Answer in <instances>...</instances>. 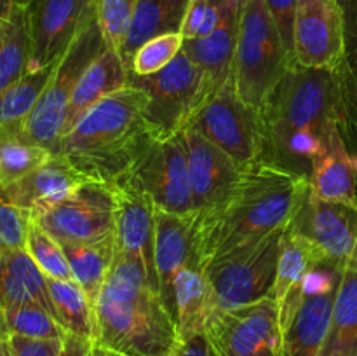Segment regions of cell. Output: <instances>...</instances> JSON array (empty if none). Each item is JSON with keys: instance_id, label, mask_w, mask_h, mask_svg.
I'll return each instance as SVG.
<instances>
[{"instance_id": "cell-21", "label": "cell", "mask_w": 357, "mask_h": 356, "mask_svg": "<svg viewBox=\"0 0 357 356\" xmlns=\"http://www.w3.org/2000/svg\"><path fill=\"white\" fill-rule=\"evenodd\" d=\"M171 316L176 323L180 339L206 332V327L215 316L211 288L204 269L199 265H187L174 276Z\"/></svg>"}, {"instance_id": "cell-34", "label": "cell", "mask_w": 357, "mask_h": 356, "mask_svg": "<svg viewBox=\"0 0 357 356\" xmlns=\"http://www.w3.org/2000/svg\"><path fill=\"white\" fill-rule=\"evenodd\" d=\"M10 334L30 339H63L66 332L45 307L13 304L0 306V337Z\"/></svg>"}, {"instance_id": "cell-1", "label": "cell", "mask_w": 357, "mask_h": 356, "mask_svg": "<svg viewBox=\"0 0 357 356\" xmlns=\"http://www.w3.org/2000/svg\"><path fill=\"white\" fill-rule=\"evenodd\" d=\"M307 198L309 178L282 164L260 159L244 168L236 187L215 212L194 215L202 269L288 229Z\"/></svg>"}, {"instance_id": "cell-31", "label": "cell", "mask_w": 357, "mask_h": 356, "mask_svg": "<svg viewBox=\"0 0 357 356\" xmlns=\"http://www.w3.org/2000/svg\"><path fill=\"white\" fill-rule=\"evenodd\" d=\"M58 63L44 66V68L30 70L16 84L0 91V128H24V122L30 117L38 98L44 93Z\"/></svg>"}, {"instance_id": "cell-7", "label": "cell", "mask_w": 357, "mask_h": 356, "mask_svg": "<svg viewBox=\"0 0 357 356\" xmlns=\"http://www.w3.org/2000/svg\"><path fill=\"white\" fill-rule=\"evenodd\" d=\"M124 178L142 188L157 209L176 215L194 213L187 145L181 131L171 136L146 133Z\"/></svg>"}, {"instance_id": "cell-3", "label": "cell", "mask_w": 357, "mask_h": 356, "mask_svg": "<svg viewBox=\"0 0 357 356\" xmlns=\"http://www.w3.org/2000/svg\"><path fill=\"white\" fill-rule=\"evenodd\" d=\"M149 94L129 82L89 108L65 135L56 152L93 180L114 184L131 168L145 138Z\"/></svg>"}, {"instance_id": "cell-49", "label": "cell", "mask_w": 357, "mask_h": 356, "mask_svg": "<svg viewBox=\"0 0 357 356\" xmlns=\"http://www.w3.org/2000/svg\"><path fill=\"white\" fill-rule=\"evenodd\" d=\"M352 166H354V170L357 171V156L352 157Z\"/></svg>"}, {"instance_id": "cell-25", "label": "cell", "mask_w": 357, "mask_h": 356, "mask_svg": "<svg viewBox=\"0 0 357 356\" xmlns=\"http://www.w3.org/2000/svg\"><path fill=\"white\" fill-rule=\"evenodd\" d=\"M13 304H38L54 316L47 278L26 250L0 251V306Z\"/></svg>"}, {"instance_id": "cell-19", "label": "cell", "mask_w": 357, "mask_h": 356, "mask_svg": "<svg viewBox=\"0 0 357 356\" xmlns=\"http://www.w3.org/2000/svg\"><path fill=\"white\" fill-rule=\"evenodd\" d=\"M93 178L77 170L65 156L52 152L47 161L31 170L14 184L7 185L6 191L10 201L20 208L30 212V215L65 201Z\"/></svg>"}, {"instance_id": "cell-9", "label": "cell", "mask_w": 357, "mask_h": 356, "mask_svg": "<svg viewBox=\"0 0 357 356\" xmlns=\"http://www.w3.org/2000/svg\"><path fill=\"white\" fill-rule=\"evenodd\" d=\"M282 232H275L250 250L216 258L204 267L215 316L272 297L281 253Z\"/></svg>"}, {"instance_id": "cell-45", "label": "cell", "mask_w": 357, "mask_h": 356, "mask_svg": "<svg viewBox=\"0 0 357 356\" xmlns=\"http://www.w3.org/2000/svg\"><path fill=\"white\" fill-rule=\"evenodd\" d=\"M89 356H128V355L115 351V349L105 348V346L98 344V342H93L89 349Z\"/></svg>"}, {"instance_id": "cell-10", "label": "cell", "mask_w": 357, "mask_h": 356, "mask_svg": "<svg viewBox=\"0 0 357 356\" xmlns=\"http://www.w3.org/2000/svg\"><path fill=\"white\" fill-rule=\"evenodd\" d=\"M187 128L215 143L241 170L260 161L264 115L237 96L232 80H227L201 105Z\"/></svg>"}, {"instance_id": "cell-51", "label": "cell", "mask_w": 357, "mask_h": 356, "mask_svg": "<svg viewBox=\"0 0 357 356\" xmlns=\"http://www.w3.org/2000/svg\"><path fill=\"white\" fill-rule=\"evenodd\" d=\"M0 27H2V20H0Z\"/></svg>"}, {"instance_id": "cell-6", "label": "cell", "mask_w": 357, "mask_h": 356, "mask_svg": "<svg viewBox=\"0 0 357 356\" xmlns=\"http://www.w3.org/2000/svg\"><path fill=\"white\" fill-rule=\"evenodd\" d=\"M131 82L149 94L145 126L153 136H171L183 131L211 94L202 70L183 49L162 70L152 75L136 77Z\"/></svg>"}, {"instance_id": "cell-26", "label": "cell", "mask_w": 357, "mask_h": 356, "mask_svg": "<svg viewBox=\"0 0 357 356\" xmlns=\"http://www.w3.org/2000/svg\"><path fill=\"white\" fill-rule=\"evenodd\" d=\"M324 264L331 262H328L323 250L312 239L289 225L282 234L275 285L272 292V299L278 302L279 309L295 295L307 272Z\"/></svg>"}, {"instance_id": "cell-4", "label": "cell", "mask_w": 357, "mask_h": 356, "mask_svg": "<svg viewBox=\"0 0 357 356\" xmlns=\"http://www.w3.org/2000/svg\"><path fill=\"white\" fill-rule=\"evenodd\" d=\"M291 63L267 2L244 0L230 72L237 96L261 114L291 70Z\"/></svg>"}, {"instance_id": "cell-36", "label": "cell", "mask_w": 357, "mask_h": 356, "mask_svg": "<svg viewBox=\"0 0 357 356\" xmlns=\"http://www.w3.org/2000/svg\"><path fill=\"white\" fill-rule=\"evenodd\" d=\"M183 37L180 31L164 34L150 38L135 52L131 61V72L136 77H146L159 72L169 65L183 49Z\"/></svg>"}, {"instance_id": "cell-50", "label": "cell", "mask_w": 357, "mask_h": 356, "mask_svg": "<svg viewBox=\"0 0 357 356\" xmlns=\"http://www.w3.org/2000/svg\"><path fill=\"white\" fill-rule=\"evenodd\" d=\"M2 348H3V337H0V353H2Z\"/></svg>"}, {"instance_id": "cell-24", "label": "cell", "mask_w": 357, "mask_h": 356, "mask_svg": "<svg viewBox=\"0 0 357 356\" xmlns=\"http://www.w3.org/2000/svg\"><path fill=\"white\" fill-rule=\"evenodd\" d=\"M309 194L321 201L345 202L357 206L356 170L352 157L345 150L337 124L331 126L326 154L314 161L309 178Z\"/></svg>"}, {"instance_id": "cell-14", "label": "cell", "mask_w": 357, "mask_h": 356, "mask_svg": "<svg viewBox=\"0 0 357 356\" xmlns=\"http://www.w3.org/2000/svg\"><path fill=\"white\" fill-rule=\"evenodd\" d=\"M344 10L338 0H298L293 28V65L333 70L345 54Z\"/></svg>"}, {"instance_id": "cell-39", "label": "cell", "mask_w": 357, "mask_h": 356, "mask_svg": "<svg viewBox=\"0 0 357 356\" xmlns=\"http://www.w3.org/2000/svg\"><path fill=\"white\" fill-rule=\"evenodd\" d=\"M3 341L9 356H59L63 339H30L10 334Z\"/></svg>"}, {"instance_id": "cell-11", "label": "cell", "mask_w": 357, "mask_h": 356, "mask_svg": "<svg viewBox=\"0 0 357 356\" xmlns=\"http://www.w3.org/2000/svg\"><path fill=\"white\" fill-rule=\"evenodd\" d=\"M206 334L216 356H284L281 309L272 297L216 314Z\"/></svg>"}, {"instance_id": "cell-44", "label": "cell", "mask_w": 357, "mask_h": 356, "mask_svg": "<svg viewBox=\"0 0 357 356\" xmlns=\"http://www.w3.org/2000/svg\"><path fill=\"white\" fill-rule=\"evenodd\" d=\"M342 10H344L345 30L347 35L357 40V0H338Z\"/></svg>"}, {"instance_id": "cell-43", "label": "cell", "mask_w": 357, "mask_h": 356, "mask_svg": "<svg viewBox=\"0 0 357 356\" xmlns=\"http://www.w3.org/2000/svg\"><path fill=\"white\" fill-rule=\"evenodd\" d=\"M93 341L80 335L66 332L61 341V351L59 356H89V349Z\"/></svg>"}, {"instance_id": "cell-29", "label": "cell", "mask_w": 357, "mask_h": 356, "mask_svg": "<svg viewBox=\"0 0 357 356\" xmlns=\"http://www.w3.org/2000/svg\"><path fill=\"white\" fill-rule=\"evenodd\" d=\"M319 356H357V271L352 269L342 271L330 335Z\"/></svg>"}, {"instance_id": "cell-42", "label": "cell", "mask_w": 357, "mask_h": 356, "mask_svg": "<svg viewBox=\"0 0 357 356\" xmlns=\"http://www.w3.org/2000/svg\"><path fill=\"white\" fill-rule=\"evenodd\" d=\"M169 356H216V353L209 342L208 334L201 332V334H195L192 337L180 339V342Z\"/></svg>"}, {"instance_id": "cell-16", "label": "cell", "mask_w": 357, "mask_h": 356, "mask_svg": "<svg viewBox=\"0 0 357 356\" xmlns=\"http://www.w3.org/2000/svg\"><path fill=\"white\" fill-rule=\"evenodd\" d=\"M181 133L187 145L194 215H208L229 198L243 170L232 157L192 128Z\"/></svg>"}, {"instance_id": "cell-12", "label": "cell", "mask_w": 357, "mask_h": 356, "mask_svg": "<svg viewBox=\"0 0 357 356\" xmlns=\"http://www.w3.org/2000/svg\"><path fill=\"white\" fill-rule=\"evenodd\" d=\"M58 243H91L115 230V192L112 184L91 180L65 201L31 215Z\"/></svg>"}, {"instance_id": "cell-30", "label": "cell", "mask_w": 357, "mask_h": 356, "mask_svg": "<svg viewBox=\"0 0 357 356\" xmlns=\"http://www.w3.org/2000/svg\"><path fill=\"white\" fill-rule=\"evenodd\" d=\"M30 72V35L23 3H14L0 27V91Z\"/></svg>"}, {"instance_id": "cell-22", "label": "cell", "mask_w": 357, "mask_h": 356, "mask_svg": "<svg viewBox=\"0 0 357 356\" xmlns=\"http://www.w3.org/2000/svg\"><path fill=\"white\" fill-rule=\"evenodd\" d=\"M239 13L241 9L229 7L222 24L211 35L183 42V52L202 70L211 94L230 80Z\"/></svg>"}, {"instance_id": "cell-13", "label": "cell", "mask_w": 357, "mask_h": 356, "mask_svg": "<svg viewBox=\"0 0 357 356\" xmlns=\"http://www.w3.org/2000/svg\"><path fill=\"white\" fill-rule=\"evenodd\" d=\"M30 70L54 65L98 20V0H26Z\"/></svg>"}, {"instance_id": "cell-17", "label": "cell", "mask_w": 357, "mask_h": 356, "mask_svg": "<svg viewBox=\"0 0 357 356\" xmlns=\"http://www.w3.org/2000/svg\"><path fill=\"white\" fill-rule=\"evenodd\" d=\"M112 187L115 192V248L139 258L150 278L159 285L153 262L155 205L142 188L124 177L115 180Z\"/></svg>"}, {"instance_id": "cell-40", "label": "cell", "mask_w": 357, "mask_h": 356, "mask_svg": "<svg viewBox=\"0 0 357 356\" xmlns=\"http://www.w3.org/2000/svg\"><path fill=\"white\" fill-rule=\"evenodd\" d=\"M265 2H267L282 42H284L286 49L293 59V28H295L296 2L298 0H265Z\"/></svg>"}, {"instance_id": "cell-15", "label": "cell", "mask_w": 357, "mask_h": 356, "mask_svg": "<svg viewBox=\"0 0 357 356\" xmlns=\"http://www.w3.org/2000/svg\"><path fill=\"white\" fill-rule=\"evenodd\" d=\"M291 227L312 239L328 262L357 271V206L321 201L309 194Z\"/></svg>"}, {"instance_id": "cell-2", "label": "cell", "mask_w": 357, "mask_h": 356, "mask_svg": "<svg viewBox=\"0 0 357 356\" xmlns=\"http://www.w3.org/2000/svg\"><path fill=\"white\" fill-rule=\"evenodd\" d=\"M93 342L128 356H169L180 342L159 285L139 258L117 248L93 306Z\"/></svg>"}, {"instance_id": "cell-38", "label": "cell", "mask_w": 357, "mask_h": 356, "mask_svg": "<svg viewBox=\"0 0 357 356\" xmlns=\"http://www.w3.org/2000/svg\"><path fill=\"white\" fill-rule=\"evenodd\" d=\"M30 223V212L14 205L0 181V251L26 250Z\"/></svg>"}, {"instance_id": "cell-20", "label": "cell", "mask_w": 357, "mask_h": 356, "mask_svg": "<svg viewBox=\"0 0 357 356\" xmlns=\"http://www.w3.org/2000/svg\"><path fill=\"white\" fill-rule=\"evenodd\" d=\"M129 82H131L129 80V68L121 52L105 47L100 52V56H96L94 61L87 66L86 72L82 73V77L77 82L72 100L68 103V110H66L65 128H63L61 136L93 105H96L98 101L103 100L108 94L126 87Z\"/></svg>"}, {"instance_id": "cell-8", "label": "cell", "mask_w": 357, "mask_h": 356, "mask_svg": "<svg viewBox=\"0 0 357 356\" xmlns=\"http://www.w3.org/2000/svg\"><path fill=\"white\" fill-rule=\"evenodd\" d=\"M105 47L107 45L96 20L73 40L68 51L56 65L51 80L38 98L30 117L24 122L23 129L28 140L56 152L77 82Z\"/></svg>"}, {"instance_id": "cell-46", "label": "cell", "mask_w": 357, "mask_h": 356, "mask_svg": "<svg viewBox=\"0 0 357 356\" xmlns=\"http://www.w3.org/2000/svg\"><path fill=\"white\" fill-rule=\"evenodd\" d=\"M14 3H23V0H0V20H6L9 16Z\"/></svg>"}, {"instance_id": "cell-18", "label": "cell", "mask_w": 357, "mask_h": 356, "mask_svg": "<svg viewBox=\"0 0 357 356\" xmlns=\"http://www.w3.org/2000/svg\"><path fill=\"white\" fill-rule=\"evenodd\" d=\"M153 262L159 279L160 297L171 313L173 279L180 269L199 265L197 229L194 213L176 215L155 208V239H153Z\"/></svg>"}, {"instance_id": "cell-47", "label": "cell", "mask_w": 357, "mask_h": 356, "mask_svg": "<svg viewBox=\"0 0 357 356\" xmlns=\"http://www.w3.org/2000/svg\"><path fill=\"white\" fill-rule=\"evenodd\" d=\"M223 2H225L227 6L234 7V9H241V7H243V3H244V0H223Z\"/></svg>"}, {"instance_id": "cell-27", "label": "cell", "mask_w": 357, "mask_h": 356, "mask_svg": "<svg viewBox=\"0 0 357 356\" xmlns=\"http://www.w3.org/2000/svg\"><path fill=\"white\" fill-rule=\"evenodd\" d=\"M188 0H139L121 56L131 70L135 52L150 38L180 31Z\"/></svg>"}, {"instance_id": "cell-5", "label": "cell", "mask_w": 357, "mask_h": 356, "mask_svg": "<svg viewBox=\"0 0 357 356\" xmlns=\"http://www.w3.org/2000/svg\"><path fill=\"white\" fill-rule=\"evenodd\" d=\"M328 100L330 70H289L261 112L265 133H272L279 147L296 133L328 140L335 124L328 117Z\"/></svg>"}, {"instance_id": "cell-32", "label": "cell", "mask_w": 357, "mask_h": 356, "mask_svg": "<svg viewBox=\"0 0 357 356\" xmlns=\"http://www.w3.org/2000/svg\"><path fill=\"white\" fill-rule=\"evenodd\" d=\"M47 288L54 318L63 330L93 341V306L79 283L47 278Z\"/></svg>"}, {"instance_id": "cell-23", "label": "cell", "mask_w": 357, "mask_h": 356, "mask_svg": "<svg viewBox=\"0 0 357 356\" xmlns=\"http://www.w3.org/2000/svg\"><path fill=\"white\" fill-rule=\"evenodd\" d=\"M337 290L300 300L284 330V356H319L330 335Z\"/></svg>"}, {"instance_id": "cell-28", "label": "cell", "mask_w": 357, "mask_h": 356, "mask_svg": "<svg viewBox=\"0 0 357 356\" xmlns=\"http://www.w3.org/2000/svg\"><path fill=\"white\" fill-rule=\"evenodd\" d=\"M70 264L73 281L86 292L91 306L100 297L115 255V234L91 243H59Z\"/></svg>"}, {"instance_id": "cell-35", "label": "cell", "mask_w": 357, "mask_h": 356, "mask_svg": "<svg viewBox=\"0 0 357 356\" xmlns=\"http://www.w3.org/2000/svg\"><path fill=\"white\" fill-rule=\"evenodd\" d=\"M26 251L31 260L44 272L45 278L73 279L61 244L54 237L49 236L42 227H38L33 220H31L30 230H28Z\"/></svg>"}, {"instance_id": "cell-33", "label": "cell", "mask_w": 357, "mask_h": 356, "mask_svg": "<svg viewBox=\"0 0 357 356\" xmlns=\"http://www.w3.org/2000/svg\"><path fill=\"white\" fill-rule=\"evenodd\" d=\"M51 150L37 145L24 129L0 128V181L10 185L51 157Z\"/></svg>"}, {"instance_id": "cell-41", "label": "cell", "mask_w": 357, "mask_h": 356, "mask_svg": "<svg viewBox=\"0 0 357 356\" xmlns=\"http://www.w3.org/2000/svg\"><path fill=\"white\" fill-rule=\"evenodd\" d=\"M209 0H188L187 10H185L183 23H181L180 34L183 40H192L197 38L199 30L204 23L206 13H208Z\"/></svg>"}, {"instance_id": "cell-48", "label": "cell", "mask_w": 357, "mask_h": 356, "mask_svg": "<svg viewBox=\"0 0 357 356\" xmlns=\"http://www.w3.org/2000/svg\"><path fill=\"white\" fill-rule=\"evenodd\" d=\"M0 356H9V351H7L6 341H3V348H2V353H0Z\"/></svg>"}, {"instance_id": "cell-37", "label": "cell", "mask_w": 357, "mask_h": 356, "mask_svg": "<svg viewBox=\"0 0 357 356\" xmlns=\"http://www.w3.org/2000/svg\"><path fill=\"white\" fill-rule=\"evenodd\" d=\"M139 0H98V24L108 49L121 52Z\"/></svg>"}]
</instances>
